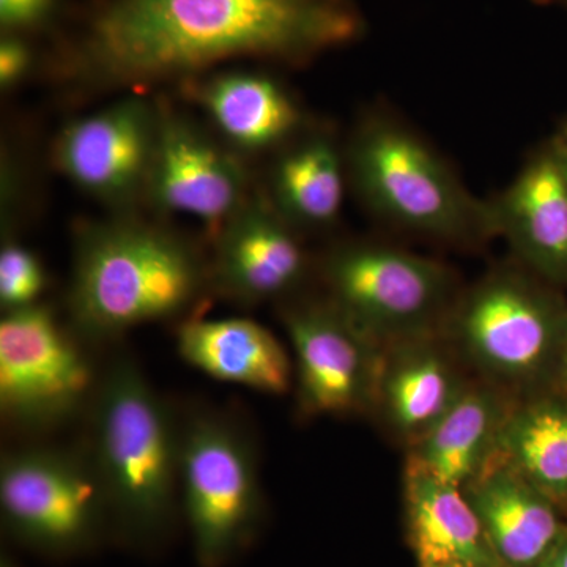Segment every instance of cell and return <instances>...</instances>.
I'll return each mask as SVG.
<instances>
[{
  "mask_svg": "<svg viewBox=\"0 0 567 567\" xmlns=\"http://www.w3.org/2000/svg\"><path fill=\"white\" fill-rule=\"evenodd\" d=\"M182 360L219 382L257 393L286 394L292 363L279 339L249 319H189L177 331Z\"/></svg>",
  "mask_w": 567,
  "mask_h": 567,
  "instance_id": "obj_18",
  "label": "cell"
},
{
  "mask_svg": "<svg viewBox=\"0 0 567 567\" xmlns=\"http://www.w3.org/2000/svg\"><path fill=\"white\" fill-rule=\"evenodd\" d=\"M511 406L494 383H468L434 427L410 445L406 458L462 487L494 453Z\"/></svg>",
  "mask_w": 567,
  "mask_h": 567,
  "instance_id": "obj_19",
  "label": "cell"
},
{
  "mask_svg": "<svg viewBox=\"0 0 567 567\" xmlns=\"http://www.w3.org/2000/svg\"><path fill=\"white\" fill-rule=\"evenodd\" d=\"M210 267L177 235L117 219L80 235L69 289L71 330L107 342L141 324L188 315L199 303Z\"/></svg>",
  "mask_w": 567,
  "mask_h": 567,
  "instance_id": "obj_3",
  "label": "cell"
},
{
  "mask_svg": "<svg viewBox=\"0 0 567 567\" xmlns=\"http://www.w3.org/2000/svg\"><path fill=\"white\" fill-rule=\"evenodd\" d=\"M158 130L159 111L130 96L65 126L55 141V166L96 199L128 203L147 192Z\"/></svg>",
  "mask_w": 567,
  "mask_h": 567,
  "instance_id": "obj_11",
  "label": "cell"
},
{
  "mask_svg": "<svg viewBox=\"0 0 567 567\" xmlns=\"http://www.w3.org/2000/svg\"><path fill=\"white\" fill-rule=\"evenodd\" d=\"M0 567H21L18 565L17 559H13V557H10V555L2 554V557H0Z\"/></svg>",
  "mask_w": 567,
  "mask_h": 567,
  "instance_id": "obj_28",
  "label": "cell"
},
{
  "mask_svg": "<svg viewBox=\"0 0 567 567\" xmlns=\"http://www.w3.org/2000/svg\"><path fill=\"white\" fill-rule=\"evenodd\" d=\"M55 0H0V24L7 32H20L43 24L54 11Z\"/></svg>",
  "mask_w": 567,
  "mask_h": 567,
  "instance_id": "obj_24",
  "label": "cell"
},
{
  "mask_svg": "<svg viewBox=\"0 0 567 567\" xmlns=\"http://www.w3.org/2000/svg\"><path fill=\"white\" fill-rule=\"evenodd\" d=\"M421 567H465L461 565H431V566H421Z\"/></svg>",
  "mask_w": 567,
  "mask_h": 567,
  "instance_id": "obj_31",
  "label": "cell"
},
{
  "mask_svg": "<svg viewBox=\"0 0 567 567\" xmlns=\"http://www.w3.org/2000/svg\"><path fill=\"white\" fill-rule=\"evenodd\" d=\"M496 450L559 511L567 509V394L557 390L513 404Z\"/></svg>",
  "mask_w": 567,
  "mask_h": 567,
  "instance_id": "obj_22",
  "label": "cell"
},
{
  "mask_svg": "<svg viewBox=\"0 0 567 567\" xmlns=\"http://www.w3.org/2000/svg\"><path fill=\"white\" fill-rule=\"evenodd\" d=\"M347 174L346 155L333 137L308 134L275 164L274 207L292 227L330 226L341 215Z\"/></svg>",
  "mask_w": 567,
  "mask_h": 567,
  "instance_id": "obj_21",
  "label": "cell"
},
{
  "mask_svg": "<svg viewBox=\"0 0 567 567\" xmlns=\"http://www.w3.org/2000/svg\"><path fill=\"white\" fill-rule=\"evenodd\" d=\"M347 0H111L74 62L102 84H148L230 59L305 62L358 39Z\"/></svg>",
  "mask_w": 567,
  "mask_h": 567,
  "instance_id": "obj_1",
  "label": "cell"
},
{
  "mask_svg": "<svg viewBox=\"0 0 567 567\" xmlns=\"http://www.w3.org/2000/svg\"><path fill=\"white\" fill-rule=\"evenodd\" d=\"M527 268L502 267L458 295L445 331L458 352L502 390L551 379L567 306Z\"/></svg>",
  "mask_w": 567,
  "mask_h": 567,
  "instance_id": "obj_6",
  "label": "cell"
},
{
  "mask_svg": "<svg viewBox=\"0 0 567 567\" xmlns=\"http://www.w3.org/2000/svg\"><path fill=\"white\" fill-rule=\"evenodd\" d=\"M323 279L330 300L383 347L445 331L462 293L445 264L382 244L336 248Z\"/></svg>",
  "mask_w": 567,
  "mask_h": 567,
  "instance_id": "obj_8",
  "label": "cell"
},
{
  "mask_svg": "<svg viewBox=\"0 0 567 567\" xmlns=\"http://www.w3.org/2000/svg\"><path fill=\"white\" fill-rule=\"evenodd\" d=\"M468 383L439 334L402 339L383 347L374 410L399 439L413 445L445 415Z\"/></svg>",
  "mask_w": 567,
  "mask_h": 567,
  "instance_id": "obj_16",
  "label": "cell"
},
{
  "mask_svg": "<svg viewBox=\"0 0 567 567\" xmlns=\"http://www.w3.org/2000/svg\"><path fill=\"white\" fill-rule=\"evenodd\" d=\"M178 498L199 567H227L256 543L265 496L256 446L233 416L194 412L181 423Z\"/></svg>",
  "mask_w": 567,
  "mask_h": 567,
  "instance_id": "obj_5",
  "label": "cell"
},
{
  "mask_svg": "<svg viewBox=\"0 0 567 567\" xmlns=\"http://www.w3.org/2000/svg\"><path fill=\"white\" fill-rule=\"evenodd\" d=\"M491 204L495 237L551 286H567V147L551 137Z\"/></svg>",
  "mask_w": 567,
  "mask_h": 567,
  "instance_id": "obj_12",
  "label": "cell"
},
{
  "mask_svg": "<svg viewBox=\"0 0 567 567\" xmlns=\"http://www.w3.org/2000/svg\"><path fill=\"white\" fill-rule=\"evenodd\" d=\"M551 382L557 385V390L567 394V322L565 333H563L561 344L555 361L554 374H551Z\"/></svg>",
  "mask_w": 567,
  "mask_h": 567,
  "instance_id": "obj_27",
  "label": "cell"
},
{
  "mask_svg": "<svg viewBox=\"0 0 567 567\" xmlns=\"http://www.w3.org/2000/svg\"><path fill=\"white\" fill-rule=\"evenodd\" d=\"M346 159L365 207L395 229L451 245L495 237L488 200L473 196L440 153L398 118L369 115Z\"/></svg>",
  "mask_w": 567,
  "mask_h": 567,
  "instance_id": "obj_4",
  "label": "cell"
},
{
  "mask_svg": "<svg viewBox=\"0 0 567 567\" xmlns=\"http://www.w3.org/2000/svg\"><path fill=\"white\" fill-rule=\"evenodd\" d=\"M536 567H567V525H563L557 539Z\"/></svg>",
  "mask_w": 567,
  "mask_h": 567,
  "instance_id": "obj_26",
  "label": "cell"
},
{
  "mask_svg": "<svg viewBox=\"0 0 567 567\" xmlns=\"http://www.w3.org/2000/svg\"><path fill=\"white\" fill-rule=\"evenodd\" d=\"M47 274L39 257L18 244L0 251V305L6 312L39 305L47 289Z\"/></svg>",
  "mask_w": 567,
  "mask_h": 567,
  "instance_id": "obj_23",
  "label": "cell"
},
{
  "mask_svg": "<svg viewBox=\"0 0 567 567\" xmlns=\"http://www.w3.org/2000/svg\"><path fill=\"white\" fill-rule=\"evenodd\" d=\"M32 50L17 33L7 32L0 41V85L10 89L29 73Z\"/></svg>",
  "mask_w": 567,
  "mask_h": 567,
  "instance_id": "obj_25",
  "label": "cell"
},
{
  "mask_svg": "<svg viewBox=\"0 0 567 567\" xmlns=\"http://www.w3.org/2000/svg\"><path fill=\"white\" fill-rule=\"evenodd\" d=\"M87 453L122 546L156 554L181 514V421L132 358L112 361L89 406Z\"/></svg>",
  "mask_w": 567,
  "mask_h": 567,
  "instance_id": "obj_2",
  "label": "cell"
},
{
  "mask_svg": "<svg viewBox=\"0 0 567 567\" xmlns=\"http://www.w3.org/2000/svg\"><path fill=\"white\" fill-rule=\"evenodd\" d=\"M557 137L567 147V121L565 123H563L561 128H559V132L557 134Z\"/></svg>",
  "mask_w": 567,
  "mask_h": 567,
  "instance_id": "obj_29",
  "label": "cell"
},
{
  "mask_svg": "<svg viewBox=\"0 0 567 567\" xmlns=\"http://www.w3.org/2000/svg\"><path fill=\"white\" fill-rule=\"evenodd\" d=\"M536 2L540 3H554V6H561L567 9V0H536Z\"/></svg>",
  "mask_w": 567,
  "mask_h": 567,
  "instance_id": "obj_30",
  "label": "cell"
},
{
  "mask_svg": "<svg viewBox=\"0 0 567 567\" xmlns=\"http://www.w3.org/2000/svg\"><path fill=\"white\" fill-rule=\"evenodd\" d=\"M80 336L33 305L0 322V412L10 427L43 434L91 406L100 375Z\"/></svg>",
  "mask_w": 567,
  "mask_h": 567,
  "instance_id": "obj_9",
  "label": "cell"
},
{
  "mask_svg": "<svg viewBox=\"0 0 567 567\" xmlns=\"http://www.w3.org/2000/svg\"><path fill=\"white\" fill-rule=\"evenodd\" d=\"M505 567H536L563 525L548 496L496 450L462 486Z\"/></svg>",
  "mask_w": 567,
  "mask_h": 567,
  "instance_id": "obj_15",
  "label": "cell"
},
{
  "mask_svg": "<svg viewBox=\"0 0 567 567\" xmlns=\"http://www.w3.org/2000/svg\"><path fill=\"white\" fill-rule=\"evenodd\" d=\"M306 268L295 227L274 205L249 203L221 227L210 279L224 297L252 306L292 292Z\"/></svg>",
  "mask_w": 567,
  "mask_h": 567,
  "instance_id": "obj_14",
  "label": "cell"
},
{
  "mask_svg": "<svg viewBox=\"0 0 567 567\" xmlns=\"http://www.w3.org/2000/svg\"><path fill=\"white\" fill-rule=\"evenodd\" d=\"M0 516L11 540L44 558L84 557L114 539L87 447L29 446L3 454Z\"/></svg>",
  "mask_w": 567,
  "mask_h": 567,
  "instance_id": "obj_7",
  "label": "cell"
},
{
  "mask_svg": "<svg viewBox=\"0 0 567 567\" xmlns=\"http://www.w3.org/2000/svg\"><path fill=\"white\" fill-rule=\"evenodd\" d=\"M245 173L229 152L194 123L159 111L158 142L147 192L166 212L224 224L245 205Z\"/></svg>",
  "mask_w": 567,
  "mask_h": 567,
  "instance_id": "obj_13",
  "label": "cell"
},
{
  "mask_svg": "<svg viewBox=\"0 0 567 567\" xmlns=\"http://www.w3.org/2000/svg\"><path fill=\"white\" fill-rule=\"evenodd\" d=\"M404 507L406 536L417 567H505L462 487L409 458L404 472Z\"/></svg>",
  "mask_w": 567,
  "mask_h": 567,
  "instance_id": "obj_17",
  "label": "cell"
},
{
  "mask_svg": "<svg viewBox=\"0 0 567 567\" xmlns=\"http://www.w3.org/2000/svg\"><path fill=\"white\" fill-rule=\"evenodd\" d=\"M194 99L237 147L265 151L300 133L303 114L282 85L257 73H223L194 84Z\"/></svg>",
  "mask_w": 567,
  "mask_h": 567,
  "instance_id": "obj_20",
  "label": "cell"
},
{
  "mask_svg": "<svg viewBox=\"0 0 567 567\" xmlns=\"http://www.w3.org/2000/svg\"><path fill=\"white\" fill-rule=\"evenodd\" d=\"M297 401L306 416L360 415L375 409L383 346L328 298L287 306Z\"/></svg>",
  "mask_w": 567,
  "mask_h": 567,
  "instance_id": "obj_10",
  "label": "cell"
}]
</instances>
